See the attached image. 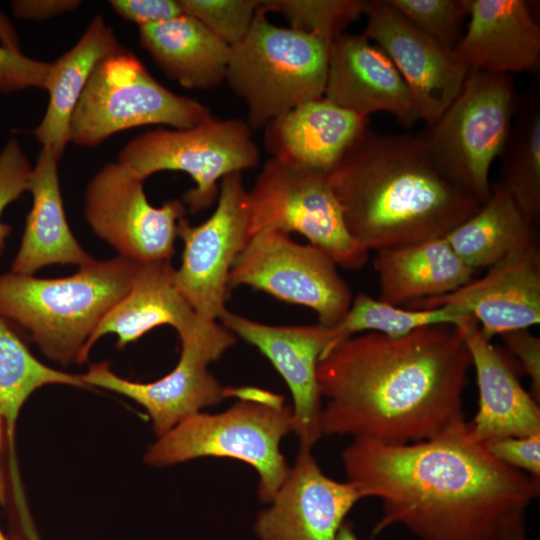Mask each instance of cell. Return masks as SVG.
Returning <instances> with one entry per match:
<instances>
[{"label": "cell", "mask_w": 540, "mask_h": 540, "mask_svg": "<svg viewBox=\"0 0 540 540\" xmlns=\"http://www.w3.org/2000/svg\"><path fill=\"white\" fill-rule=\"evenodd\" d=\"M452 307L470 314L482 335H496L540 323V247L538 239L511 252L480 278L450 293L409 302L402 307Z\"/></svg>", "instance_id": "obj_16"}, {"label": "cell", "mask_w": 540, "mask_h": 540, "mask_svg": "<svg viewBox=\"0 0 540 540\" xmlns=\"http://www.w3.org/2000/svg\"><path fill=\"white\" fill-rule=\"evenodd\" d=\"M342 461L361 498L382 503L374 534L400 524L420 540H494L540 490V479L496 459L467 422L414 443L354 438Z\"/></svg>", "instance_id": "obj_1"}, {"label": "cell", "mask_w": 540, "mask_h": 540, "mask_svg": "<svg viewBox=\"0 0 540 540\" xmlns=\"http://www.w3.org/2000/svg\"><path fill=\"white\" fill-rule=\"evenodd\" d=\"M373 266L379 299L395 306L450 293L472 280L476 272L445 237L378 251Z\"/></svg>", "instance_id": "obj_26"}, {"label": "cell", "mask_w": 540, "mask_h": 540, "mask_svg": "<svg viewBox=\"0 0 540 540\" xmlns=\"http://www.w3.org/2000/svg\"><path fill=\"white\" fill-rule=\"evenodd\" d=\"M261 0L246 36L231 47L225 80L245 101L248 125L261 128L324 96L330 43L274 25Z\"/></svg>", "instance_id": "obj_6"}, {"label": "cell", "mask_w": 540, "mask_h": 540, "mask_svg": "<svg viewBox=\"0 0 540 540\" xmlns=\"http://www.w3.org/2000/svg\"><path fill=\"white\" fill-rule=\"evenodd\" d=\"M81 3L79 0H14L10 6L18 18L41 21L75 11Z\"/></svg>", "instance_id": "obj_40"}, {"label": "cell", "mask_w": 540, "mask_h": 540, "mask_svg": "<svg viewBox=\"0 0 540 540\" xmlns=\"http://www.w3.org/2000/svg\"><path fill=\"white\" fill-rule=\"evenodd\" d=\"M14 448L11 446L4 420L0 413V505H5L11 491V476L15 475Z\"/></svg>", "instance_id": "obj_41"}, {"label": "cell", "mask_w": 540, "mask_h": 540, "mask_svg": "<svg viewBox=\"0 0 540 540\" xmlns=\"http://www.w3.org/2000/svg\"><path fill=\"white\" fill-rule=\"evenodd\" d=\"M109 5L122 19L139 28L183 14L179 0H111Z\"/></svg>", "instance_id": "obj_38"}, {"label": "cell", "mask_w": 540, "mask_h": 540, "mask_svg": "<svg viewBox=\"0 0 540 540\" xmlns=\"http://www.w3.org/2000/svg\"><path fill=\"white\" fill-rule=\"evenodd\" d=\"M368 128L369 117L321 97L269 121L264 145L272 157L329 174Z\"/></svg>", "instance_id": "obj_22"}, {"label": "cell", "mask_w": 540, "mask_h": 540, "mask_svg": "<svg viewBox=\"0 0 540 540\" xmlns=\"http://www.w3.org/2000/svg\"><path fill=\"white\" fill-rule=\"evenodd\" d=\"M237 341L217 321L180 337L178 363L168 374L153 382H135L115 374L108 362L92 364L81 374L84 383L123 395L148 413L157 437L180 421L226 398L225 387L208 370Z\"/></svg>", "instance_id": "obj_12"}, {"label": "cell", "mask_w": 540, "mask_h": 540, "mask_svg": "<svg viewBox=\"0 0 540 540\" xmlns=\"http://www.w3.org/2000/svg\"><path fill=\"white\" fill-rule=\"evenodd\" d=\"M50 65L25 56L17 47L0 45V93L44 89Z\"/></svg>", "instance_id": "obj_36"}, {"label": "cell", "mask_w": 540, "mask_h": 540, "mask_svg": "<svg viewBox=\"0 0 540 540\" xmlns=\"http://www.w3.org/2000/svg\"><path fill=\"white\" fill-rule=\"evenodd\" d=\"M484 444L500 462L540 478V432L524 437L501 438Z\"/></svg>", "instance_id": "obj_37"}, {"label": "cell", "mask_w": 540, "mask_h": 540, "mask_svg": "<svg viewBox=\"0 0 540 540\" xmlns=\"http://www.w3.org/2000/svg\"><path fill=\"white\" fill-rule=\"evenodd\" d=\"M51 384L88 388L81 374L63 372L39 361L12 324L0 316V413L13 448L23 405L36 390Z\"/></svg>", "instance_id": "obj_30"}, {"label": "cell", "mask_w": 540, "mask_h": 540, "mask_svg": "<svg viewBox=\"0 0 540 540\" xmlns=\"http://www.w3.org/2000/svg\"><path fill=\"white\" fill-rule=\"evenodd\" d=\"M225 393L237 401L220 413L186 417L148 446L144 462L167 467L202 457L236 459L257 471L258 497L269 503L291 468L280 442L293 432L292 407L258 387H228Z\"/></svg>", "instance_id": "obj_5"}, {"label": "cell", "mask_w": 540, "mask_h": 540, "mask_svg": "<svg viewBox=\"0 0 540 540\" xmlns=\"http://www.w3.org/2000/svg\"><path fill=\"white\" fill-rule=\"evenodd\" d=\"M170 261L139 264L132 285L102 318L84 350L87 361L93 345L106 334L117 335L119 349L155 327L168 325L179 337L194 333L214 320L199 316L178 290Z\"/></svg>", "instance_id": "obj_23"}, {"label": "cell", "mask_w": 540, "mask_h": 540, "mask_svg": "<svg viewBox=\"0 0 540 540\" xmlns=\"http://www.w3.org/2000/svg\"><path fill=\"white\" fill-rule=\"evenodd\" d=\"M517 99L512 75L469 70L454 101L420 133L437 168L480 205L490 197V168L509 136Z\"/></svg>", "instance_id": "obj_7"}, {"label": "cell", "mask_w": 540, "mask_h": 540, "mask_svg": "<svg viewBox=\"0 0 540 540\" xmlns=\"http://www.w3.org/2000/svg\"><path fill=\"white\" fill-rule=\"evenodd\" d=\"M179 4L183 14L200 21L232 47L248 33L260 0H179Z\"/></svg>", "instance_id": "obj_34"}, {"label": "cell", "mask_w": 540, "mask_h": 540, "mask_svg": "<svg viewBox=\"0 0 540 540\" xmlns=\"http://www.w3.org/2000/svg\"><path fill=\"white\" fill-rule=\"evenodd\" d=\"M311 450L299 447L287 478L256 515L258 540H335L346 515L362 499L349 481L326 476Z\"/></svg>", "instance_id": "obj_18"}, {"label": "cell", "mask_w": 540, "mask_h": 540, "mask_svg": "<svg viewBox=\"0 0 540 540\" xmlns=\"http://www.w3.org/2000/svg\"><path fill=\"white\" fill-rule=\"evenodd\" d=\"M58 161L50 150L42 148L33 166L28 188L32 207L11 266L13 273L33 275L51 264L82 267L94 260L69 226L59 184Z\"/></svg>", "instance_id": "obj_24"}, {"label": "cell", "mask_w": 540, "mask_h": 540, "mask_svg": "<svg viewBox=\"0 0 540 540\" xmlns=\"http://www.w3.org/2000/svg\"><path fill=\"white\" fill-rule=\"evenodd\" d=\"M247 122L217 120L213 116L190 128H158L132 138L118 155V163L144 181L161 171L187 173L195 186L183 195L192 214L209 208L223 177L250 169L260 154Z\"/></svg>", "instance_id": "obj_9"}, {"label": "cell", "mask_w": 540, "mask_h": 540, "mask_svg": "<svg viewBox=\"0 0 540 540\" xmlns=\"http://www.w3.org/2000/svg\"><path fill=\"white\" fill-rule=\"evenodd\" d=\"M468 315L470 314L447 306L432 309L395 306L359 293L353 298L342 319L331 327L333 348L356 333L375 332L389 337H402L429 325L457 326Z\"/></svg>", "instance_id": "obj_31"}, {"label": "cell", "mask_w": 540, "mask_h": 540, "mask_svg": "<svg viewBox=\"0 0 540 540\" xmlns=\"http://www.w3.org/2000/svg\"><path fill=\"white\" fill-rule=\"evenodd\" d=\"M211 116L199 101L164 87L134 53L122 47L95 67L72 114L69 142L95 147L131 128H190Z\"/></svg>", "instance_id": "obj_8"}, {"label": "cell", "mask_w": 540, "mask_h": 540, "mask_svg": "<svg viewBox=\"0 0 540 540\" xmlns=\"http://www.w3.org/2000/svg\"><path fill=\"white\" fill-rule=\"evenodd\" d=\"M510 351L520 360L531 382V395L540 399V339L528 329H518L500 335Z\"/></svg>", "instance_id": "obj_39"}, {"label": "cell", "mask_w": 540, "mask_h": 540, "mask_svg": "<svg viewBox=\"0 0 540 540\" xmlns=\"http://www.w3.org/2000/svg\"><path fill=\"white\" fill-rule=\"evenodd\" d=\"M33 171L27 155L16 137H11L0 152V256L11 226L2 222L5 208L28 191Z\"/></svg>", "instance_id": "obj_35"}, {"label": "cell", "mask_w": 540, "mask_h": 540, "mask_svg": "<svg viewBox=\"0 0 540 540\" xmlns=\"http://www.w3.org/2000/svg\"><path fill=\"white\" fill-rule=\"evenodd\" d=\"M139 263L120 255L93 260L73 275H0V316L26 330L62 365L85 362L84 350L106 313L129 291Z\"/></svg>", "instance_id": "obj_4"}, {"label": "cell", "mask_w": 540, "mask_h": 540, "mask_svg": "<svg viewBox=\"0 0 540 540\" xmlns=\"http://www.w3.org/2000/svg\"><path fill=\"white\" fill-rule=\"evenodd\" d=\"M501 179L516 204L535 226L540 217L539 84L518 95L509 136L500 154Z\"/></svg>", "instance_id": "obj_29"}, {"label": "cell", "mask_w": 540, "mask_h": 540, "mask_svg": "<svg viewBox=\"0 0 540 540\" xmlns=\"http://www.w3.org/2000/svg\"><path fill=\"white\" fill-rule=\"evenodd\" d=\"M328 176L349 233L369 252L445 237L481 206L437 168L420 134L368 128Z\"/></svg>", "instance_id": "obj_3"}, {"label": "cell", "mask_w": 540, "mask_h": 540, "mask_svg": "<svg viewBox=\"0 0 540 540\" xmlns=\"http://www.w3.org/2000/svg\"><path fill=\"white\" fill-rule=\"evenodd\" d=\"M363 34L379 46L406 82L427 126L435 123L459 94L468 69L450 50L428 36L387 0H366Z\"/></svg>", "instance_id": "obj_15"}, {"label": "cell", "mask_w": 540, "mask_h": 540, "mask_svg": "<svg viewBox=\"0 0 540 540\" xmlns=\"http://www.w3.org/2000/svg\"><path fill=\"white\" fill-rule=\"evenodd\" d=\"M250 237L262 230L303 235L346 270H358L369 251L349 233L326 173L268 159L247 191Z\"/></svg>", "instance_id": "obj_10"}, {"label": "cell", "mask_w": 540, "mask_h": 540, "mask_svg": "<svg viewBox=\"0 0 540 540\" xmlns=\"http://www.w3.org/2000/svg\"><path fill=\"white\" fill-rule=\"evenodd\" d=\"M365 0H261L267 11L282 14L290 28L332 43L364 12Z\"/></svg>", "instance_id": "obj_32"}, {"label": "cell", "mask_w": 540, "mask_h": 540, "mask_svg": "<svg viewBox=\"0 0 540 540\" xmlns=\"http://www.w3.org/2000/svg\"><path fill=\"white\" fill-rule=\"evenodd\" d=\"M445 239L473 270L488 268L527 243L538 239L536 226L499 182L491 185L485 203Z\"/></svg>", "instance_id": "obj_28"}, {"label": "cell", "mask_w": 540, "mask_h": 540, "mask_svg": "<svg viewBox=\"0 0 540 540\" xmlns=\"http://www.w3.org/2000/svg\"><path fill=\"white\" fill-rule=\"evenodd\" d=\"M0 540H8L5 534L3 533L1 526H0Z\"/></svg>", "instance_id": "obj_44"}, {"label": "cell", "mask_w": 540, "mask_h": 540, "mask_svg": "<svg viewBox=\"0 0 540 540\" xmlns=\"http://www.w3.org/2000/svg\"><path fill=\"white\" fill-rule=\"evenodd\" d=\"M177 236L184 244L175 284L201 317L217 321L227 311L228 277L232 265L250 238L247 190L235 172L219 184L217 204L211 216L197 226L183 217Z\"/></svg>", "instance_id": "obj_13"}, {"label": "cell", "mask_w": 540, "mask_h": 540, "mask_svg": "<svg viewBox=\"0 0 540 540\" xmlns=\"http://www.w3.org/2000/svg\"><path fill=\"white\" fill-rule=\"evenodd\" d=\"M494 540H526L524 518L510 524Z\"/></svg>", "instance_id": "obj_42"}, {"label": "cell", "mask_w": 540, "mask_h": 540, "mask_svg": "<svg viewBox=\"0 0 540 540\" xmlns=\"http://www.w3.org/2000/svg\"><path fill=\"white\" fill-rule=\"evenodd\" d=\"M222 325L255 346L287 384L293 399V432L300 446L312 448L320 438L322 399L317 384L319 360L333 348L332 328L321 323L268 325L226 311Z\"/></svg>", "instance_id": "obj_17"}, {"label": "cell", "mask_w": 540, "mask_h": 540, "mask_svg": "<svg viewBox=\"0 0 540 540\" xmlns=\"http://www.w3.org/2000/svg\"><path fill=\"white\" fill-rule=\"evenodd\" d=\"M239 286L308 307L316 312L319 323L328 327L342 319L353 300L328 254L275 230L253 234L238 254L229 273L228 289Z\"/></svg>", "instance_id": "obj_11"}, {"label": "cell", "mask_w": 540, "mask_h": 540, "mask_svg": "<svg viewBox=\"0 0 540 540\" xmlns=\"http://www.w3.org/2000/svg\"><path fill=\"white\" fill-rule=\"evenodd\" d=\"M121 48L113 29L97 15L74 46L51 62L44 86L48 105L33 134L58 159L69 142L72 114L95 67Z\"/></svg>", "instance_id": "obj_25"}, {"label": "cell", "mask_w": 540, "mask_h": 540, "mask_svg": "<svg viewBox=\"0 0 540 540\" xmlns=\"http://www.w3.org/2000/svg\"><path fill=\"white\" fill-rule=\"evenodd\" d=\"M139 43L185 88L209 89L225 80L231 46L189 15L140 27Z\"/></svg>", "instance_id": "obj_27"}, {"label": "cell", "mask_w": 540, "mask_h": 540, "mask_svg": "<svg viewBox=\"0 0 540 540\" xmlns=\"http://www.w3.org/2000/svg\"><path fill=\"white\" fill-rule=\"evenodd\" d=\"M323 97L366 117L387 112L405 127L420 120L414 98L399 71L364 34L343 33L330 44Z\"/></svg>", "instance_id": "obj_19"}, {"label": "cell", "mask_w": 540, "mask_h": 540, "mask_svg": "<svg viewBox=\"0 0 540 540\" xmlns=\"http://www.w3.org/2000/svg\"><path fill=\"white\" fill-rule=\"evenodd\" d=\"M186 210L179 199L151 205L143 181L118 162L104 165L85 190L84 217L93 232L118 255L139 264L171 260L177 224Z\"/></svg>", "instance_id": "obj_14"}, {"label": "cell", "mask_w": 540, "mask_h": 540, "mask_svg": "<svg viewBox=\"0 0 540 540\" xmlns=\"http://www.w3.org/2000/svg\"><path fill=\"white\" fill-rule=\"evenodd\" d=\"M469 70L532 72L540 63V25L525 0H470L467 28L454 49Z\"/></svg>", "instance_id": "obj_20"}, {"label": "cell", "mask_w": 540, "mask_h": 540, "mask_svg": "<svg viewBox=\"0 0 540 540\" xmlns=\"http://www.w3.org/2000/svg\"><path fill=\"white\" fill-rule=\"evenodd\" d=\"M335 540H359L351 523L344 522L338 531ZM372 540V539H371Z\"/></svg>", "instance_id": "obj_43"}, {"label": "cell", "mask_w": 540, "mask_h": 540, "mask_svg": "<svg viewBox=\"0 0 540 540\" xmlns=\"http://www.w3.org/2000/svg\"><path fill=\"white\" fill-rule=\"evenodd\" d=\"M409 22L444 47L454 50L468 19L470 0H387Z\"/></svg>", "instance_id": "obj_33"}, {"label": "cell", "mask_w": 540, "mask_h": 540, "mask_svg": "<svg viewBox=\"0 0 540 540\" xmlns=\"http://www.w3.org/2000/svg\"><path fill=\"white\" fill-rule=\"evenodd\" d=\"M475 369L479 407L469 422L473 437L482 443L524 437L540 432V408L502 355L468 315L459 325Z\"/></svg>", "instance_id": "obj_21"}, {"label": "cell", "mask_w": 540, "mask_h": 540, "mask_svg": "<svg viewBox=\"0 0 540 540\" xmlns=\"http://www.w3.org/2000/svg\"><path fill=\"white\" fill-rule=\"evenodd\" d=\"M471 367L454 325H429L402 337L352 336L318 362V389L326 400L320 434L391 444L437 437L465 422Z\"/></svg>", "instance_id": "obj_2"}]
</instances>
